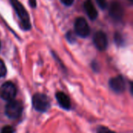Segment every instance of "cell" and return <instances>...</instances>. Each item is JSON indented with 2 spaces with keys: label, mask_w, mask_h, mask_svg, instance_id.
<instances>
[{
  "label": "cell",
  "mask_w": 133,
  "mask_h": 133,
  "mask_svg": "<svg viewBox=\"0 0 133 133\" xmlns=\"http://www.w3.org/2000/svg\"><path fill=\"white\" fill-rule=\"evenodd\" d=\"M6 74V67L2 60L0 59V78L5 76Z\"/></svg>",
  "instance_id": "cell-11"
},
{
  "label": "cell",
  "mask_w": 133,
  "mask_h": 133,
  "mask_svg": "<svg viewBox=\"0 0 133 133\" xmlns=\"http://www.w3.org/2000/svg\"><path fill=\"white\" fill-rule=\"evenodd\" d=\"M0 48H1V44H0Z\"/></svg>",
  "instance_id": "cell-19"
},
{
  "label": "cell",
  "mask_w": 133,
  "mask_h": 133,
  "mask_svg": "<svg viewBox=\"0 0 133 133\" xmlns=\"http://www.w3.org/2000/svg\"><path fill=\"white\" fill-rule=\"evenodd\" d=\"M56 100H57L58 103L59 104V105L62 108H64L65 110H69L71 108V101H70V99L64 93H62V92H58L56 94Z\"/></svg>",
  "instance_id": "cell-9"
},
{
  "label": "cell",
  "mask_w": 133,
  "mask_h": 133,
  "mask_svg": "<svg viewBox=\"0 0 133 133\" xmlns=\"http://www.w3.org/2000/svg\"><path fill=\"white\" fill-rule=\"evenodd\" d=\"M115 41L118 44H123V41H122V37L121 36V34H116L115 36Z\"/></svg>",
  "instance_id": "cell-15"
},
{
  "label": "cell",
  "mask_w": 133,
  "mask_h": 133,
  "mask_svg": "<svg viewBox=\"0 0 133 133\" xmlns=\"http://www.w3.org/2000/svg\"><path fill=\"white\" fill-rule=\"evenodd\" d=\"M84 9L87 12V16H89L90 19L94 20L97 18V16H98L97 11L96 8L94 7V5L91 0H87L84 2Z\"/></svg>",
  "instance_id": "cell-10"
},
{
  "label": "cell",
  "mask_w": 133,
  "mask_h": 133,
  "mask_svg": "<svg viewBox=\"0 0 133 133\" xmlns=\"http://www.w3.org/2000/svg\"><path fill=\"white\" fill-rule=\"evenodd\" d=\"M111 88L116 93H122L125 90V82L122 76H118L112 78L109 82Z\"/></svg>",
  "instance_id": "cell-7"
},
{
  "label": "cell",
  "mask_w": 133,
  "mask_h": 133,
  "mask_svg": "<svg viewBox=\"0 0 133 133\" xmlns=\"http://www.w3.org/2000/svg\"><path fill=\"white\" fill-rule=\"evenodd\" d=\"M97 133H116L115 132H113L112 130L109 129L108 128H106V127H100L98 128Z\"/></svg>",
  "instance_id": "cell-12"
},
{
  "label": "cell",
  "mask_w": 133,
  "mask_h": 133,
  "mask_svg": "<svg viewBox=\"0 0 133 133\" xmlns=\"http://www.w3.org/2000/svg\"><path fill=\"white\" fill-rule=\"evenodd\" d=\"M33 106L35 110L40 112H45L50 108V101L48 97L43 94H36L32 99Z\"/></svg>",
  "instance_id": "cell-2"
},
{
  "label": "cell",
  "mask_w": 133,
  "mask_h": 133,
  "mask_svg": "<svg viewBox=\"0 0 133 133\" xmlns=\"http://www.w3.org/2000/svg\"><path fill=\"white\" fill-rule=\"evenodd\" d=\"M94 43L97 49L104 51L108 47V37L103 31L97 32L94 36Z\"/></svg>",
  "instance_id": "cell-6"
},
{
  "label": "cell",
  "mask_w": 133,
  "mask_h": 133,
  "mask_svg": "<svg viewBox=\"0 0 133 133\" xmlns=\"http://www.w3.org/2000/svg\"><path fill=\"white\" fill-rule=\"evenodd\" d=\"M67 39L69 40V42L72 43V42H74V41H75L76 37H75V36L73 35V34H72V33L69 32V33H68V34H67Z\"/></svg>",
  "instance_id": "cell-16"
},
{
  "label": "cell",
  "mask_w": 133,
  "mask_h": 133,
  "mask_svg": "<svg viewBox=\"0 0 133 133\" xmlns=\"http://www.w3.org/2000/svg\"><path fill=\"white\" fill-rule=\"evenodd\" d=\"M10 3L12 4L13 9L16 10L17 16H19L22 26L24 30H30V16L26 11L23 5L18 1V0H9Z\"/></svg>",
  "instance_id": "cell-1"
},
{
  "label": "cell",
  "mask_w": 133,
  "mask_h": 133,
  "mask_svg": "<svg viewBox=\"0 0 133 133\" xmlns=\"http://www.w3.org/2000/svg\"><path fill=\"white\" fill-rule=\"evenodd\" d=\"M61 2H62L64 5L69 6V5H71L73 3L74 0H61Z\"/></svg>",
  "instance_id": "cell-17"
},
{
  "label": "cell",
  "mask_w": 133,
  "mask_h": 133,
  "mask_svg": "<svg viewBox=\"0 0 133 133\" xmlns=\"http://www.w3.org/2000/svg\"><path fill=\"white\" fill-rule=\"evenodd\" d=\"M22 112V105L17 101L12 100L8 101V104L5 107V114L6 115L12 119H16L19 117Z\"/></svg>",
  "instance_id": "cell-3"
},
{
  "label": "cell",
  "mask_w": 133,
  "mask_h": 133,
  "mask_svg": "<svg viewBox=\"0 0 133 133\" xmlns=\"http://www.w3.org/2000/svg\"><path fill=\"white\" fill-rule=\"evenodd\" d=\"M110 16L115 21H121L124 16V9L118 2H113L110 7Z\"/></svg>",
  "instance_id": "cell-8"
},
{
  "label": "cell",
  "mask_w": 133,
  "mask_h": 133,
  "mask_svg": "<svg viewBox=\"0 0 133 133\" xmlns=\"http://www.w3.org/2000/svg\"><path fill=\"white\" fill-rule=\"evenodd\" d=\"M0 94L3 100L6 101H10L12 100H14L16 95V88L12 83L6 82L2 86Z\"/></svg>",
  "instance_id": "cell-4"
},
{
  "label": "cell",
  "mask_w": 133,
  "mask_h": 133,
  "mask_svg": "<svg viewBox=\"0 0 133 133\" xmlns=\"http://www.w3.org/2000/svg\"><path fill=\"white\" fill-rule=\"evenodd\" d=\"M30 5L31 7H35L36 6V0H30Z\"/></svg>",
  "instance_id": "cell-18"
},
{
  "label": "cell",
  "mask_w": 133,
  "mask_h": 133,
  "mask_svg": "<svg viewBox=\"0 0 133 133\" xmlns=\"http://www.w3.org/2000/svg\"><path fill=\"white\" fill-rule=\"evenodd\" d=\"M1 133H14V131H13V129L11 127V126H5Z\"/></svg>",
  "instance_id": "cell-13"
},
{
  "label": "cell",
  "mask_w": 133,
  "mask_h": 133,
  "mask_svg": "<svg viewBox=\"0 0 133 133\" xmlns=\"http://www.w3.org/2000/svg\"><path fill=\"white\" fill-rule=\"evenodd\" d=\"M90 26L87 20L83 17H79L75 22V31L81 37H87L90 34Z\"/></svg>",
  "instance_id": "cell-5"
},
{
  "label": "cell",
  "mask_w": 133,
  "mask_h": 133,
  "mask_svg": "<svg viewBox=\"0 0 133 133\" xmlns=\"http://www.w3.org/2000/svg\"><path fill=\"white\" fill-rule=\"evenodd\" d=\"M97 4L99 5V6L101 8V9H105L108 5V3H107V0H97Z\"/></svg>",
  "instance_id": "cell-14"
}]
</instances>
